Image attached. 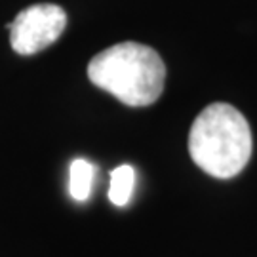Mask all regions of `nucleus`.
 <instances>
[{"instance_id": "obj_1", "label": "nucleus", "mask_w": 257, "mask_h": 257, "mask_svg": "<svg viewBox=\"0 0 257 257\" xmlns=\"http://www.w3.org/2000/svg\"><path fill=\"white\" fill-rule=\"evenodd\" d=\"M88 78L130 107H147L162 95L166 65L156 50L139 42H120L88 63Z\"/></svg>"}, {"instance_id": "obj_2", "label": "nucleus", "mask_w": 257, "mask_h": 257, "mask_svg": "<svg viewBox=\"0 0 257 257\" xmlns=\"http://www.w3.org/2000/svg\"><path fill=\"white\" fill-rule=\"evenodd\" d=\"M189 153L194 164L211 177L238 175L251 156L248 120L229 103H211L191 126Z\"/></svg>"}, {"instance_id": "obj_3", "label": "nucleus", "mask_w": 257, "mask_h": 257, "mask_svg": "<svg viewBox=\"0 0 257 257\" xmlns=\"http://www.w3.org/2000/svg\"><path fill=\"white\" fill-rule=\"evenodd\" d=\"M10 46L19 55L38 54L52 46L67 27V14L57 4H33L8 23Z\"/></svg>"}, {"instance_id": "obj_4", "label": "nucleus", "mask_w": 257, "mask_h": 257, "mask_svg": "<svg viewBox=\"0 0 257 257\" xmlns=\"http://www.w3.org/2000/svg\"><path fill=\"white\" fill-rule=\"evenodd\" d=\"M93 175L95 168L84 158H74L71 162V175H69V193L74 200L86 202L92 194Z\"/></svg>"}, {"instance_id": "obj_5", "label": "nucleus", "mask_w": 257, "mask_h": 257, "mask_svg": "<svg viewBox=\"0 0 257 257\" xmlns=\"http://www.w3.org/2000/svg\"><path fill=\"white\" fill-rule=\"evenodd\" d=\"M136 183V170L130 164H122L110 172L109 200L114 206H126L134 193Z\"/></svg>"}]
</instances>
